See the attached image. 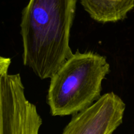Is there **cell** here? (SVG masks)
I'll use <instances>...</instances> for the list:
<instances>
[{
	"label": "cell",
	"instance_id": "6da1fadb",
	"mask_svg": "<svg viewBox=\"0 0 134 134\" xmlns=\"http://www.w3.org/2000/svg\"><path fill=\"white\" fill-rule=\"evenodd\" d=\"M77 0H30L22 11V60L41 79H51L73 52L69 45Z\"/></svg>",
	"mask_w": 134,
	"mask_h": 134
},
{
	"label": "cell",
	"instance_id": "7a4b0ae2",
	"mask_svg": "<svg viewBox=\"0 0 134 134\" xmlns=\"http://www.w3.org/2000/svg\"><path fill=\"white\" fill-rule=\"evenodd\" d=\"M110 71L105 56L77 50L51 78L47 101L51 115H74L92 105Z\"/></svg>",
	"mask_w": 134,
	"mask_h": 134
},
{
	"label": "cell",
	"instance_id": "3957f363",
	"mask_svg": "<svg viewBox=\"0 0 134 134\" xmlns=\"http://www.w3.org/2000/svg\"><path fill=\"white\" fill-rule=\"evenodd\" d=\"M10 63L0 58V134H39L43 120L25 96L20 75L9 73Z\"/></svg>",
	"mask_w": 134,
	"mask_h": 134
},
{
	"label": "cell",
	"instance_id": "277c9868",
	"mask_svg": "<svg viewBox=\"0 0 134 134\" xmlns=\"http://www.w3.org/2000/svg\"><path fill=\"white\" fill-rule=\"evenodd\" d=\"M126 109L117 94H103L92 105L73 115L62 134H113L122 124Z\"/></svg>",
	"mask_w": 134,
	"mask_h": 134
},
{
	"label": "cell",
	"instance_id": "5b68a950",
	"mask_svg": "<svg viewBox=\"0 0 134 134\" xmlns=\"http://www.w3.org/2000/svg\"><path fill=\"white\" fill-rule=\"evenodd\" d=\"M91 18L99 23H115L127 18L134 0H80Z\"/></svg>",
	"mask_w": 134,
	"mask_h": 134
}]
</instances>
